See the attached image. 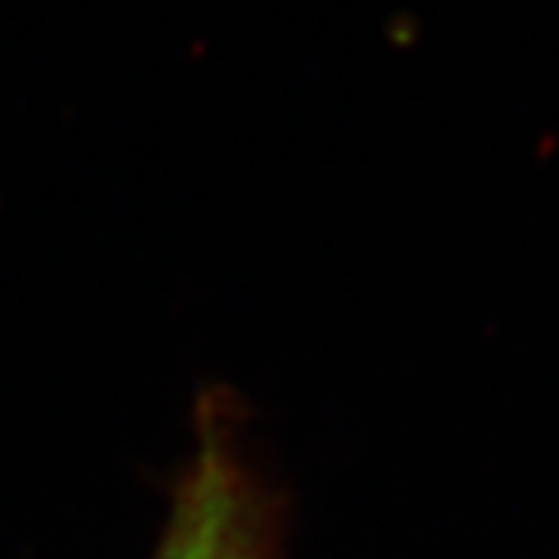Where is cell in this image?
<instances>
[{
  "mask_svg": "<svg viewBox=\"0 0 559 559\" xmlns=\"http://www.w3.org/2000/svg\"><path fill=\"white\" fill-rule=\"evenodd\" d=\"M155 559H269L262 499L215 423L201 432Z\"/></svg>",
  "mask_w": 559,
  "mask_h": 559,
  "instance_id": "6da1fadb",
  "label": "cell"
}]
</instances>
